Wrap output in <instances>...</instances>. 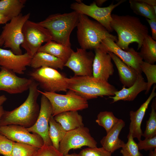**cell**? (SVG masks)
<instances>
[{
    "label": "cell",
    "instance_id": "cell-1",
    "mask_svg": "<svg viewBox=\"0 0 156 156\" xmlns=\"http://www.w3.org/2000/svg\"><path fill=\"white\" fill-rule=\"evenodd\" d=\"M111 26L117 33L116 45L120 48L128 51L129 44L133 42L138 44L140 49L145 38L148 35L147 27L138 17L130 15L112 14Z\"/></svg>",
    "mask_w": 156,
    "mask_h": 156
},
{
    "label": "cell",
    "instance_id": "cell-2",
    "mask_svg": "<svg viewBox=\"0 0 156 156\" xmlns=\"http://www.w3.org/2000/svg\"><path fill=\"white\" fill-rule=\"evenodd\" d=\"M38 84L33 80L28 96L19 106L10 111L4 110L0 119V127L15 125L29 128L33 126L38 118L40 107L37 103L40 93Z\"/></svg>",
    "mask_w": 156,
    "mask_h": 156
},
{
    "label": "cell",
    "instance_id": "cell-3",
    "mask_svg": "<svg viewBox=\"0 0 156 156\" xmlns=\"http://www.w3.org/2000/svg\"><path fill=\"white\" fill-rule=\"evenodd\" d=\"M80 14L76 11L49 15L43 21L37 22L50 34L52 40L71 47L70 36L78 23Z\"/></svg>",
    "mask_w": 156,
    "mask_h": 156
},
{
    "label": "cell",
    "instance_id": "cell-4",
    "mask_svg": "<svg viewBox=\"0 0 156 156\" xmlns=\"http://www.w3.org/2000/svg\"><path fill=\"white\" fill-rule=\"evenodd\" d=\"M68 89L87 100L104 96H112L118 90L108 81L92 76H74L68 78Z\"/></svg>",
    "mask_w": 156,
    "mask_h": 156
},
{
    "label": "cell",
    "instance_id": "cell-5",
    "mask_svg": "<svg viewBox=\"0 0 156 156\" xmlns=\"http://www.w3.org/2000/svg\"><path fill=\"white\" fill-rule=\"evenodd\" d=\"M77 27L78 41L82 49L94 50L99 47L101 41L107 37L115 42L117 41L116 36L110 34L100 23L90 19L86 15L80 14Z\"/></svg>",
    "mask_w": 156,
    "mask_h": 156
},
{
    "label": "cell",
    "instance_id": "cell-6",
    "mask_svg": "<svg viewBox=\"0 0 156 156\" xmlns=\"http://www.w3.org/2000/svg\"><path fill=\"white\" fill-rule=\"evenodd\" d=\"M38 91L49 100L53 109L52 116L62 112L69 111H77L88 108L87 100L69 90L66 94L56 92Z\"/></svg>",
    "mask_w": 156,
    "mask_h": 156
},
{
    "label": "cell",
    "instance_id": "cell-7",
    "mask_svg": "<svg viewBox=\"0 0 156 156\" xmlns=\"http://www.w3.org/2000/svg\"><path fill=\"white\" fill-rule=\"evenodd\" d=\"M30 15L29 13L24 15L21 13L12 19L3 27L0 38L3 42V47L10 48L15 54H22L20 46L23 41V28L25 23L29 20Z\"/></svg>",
    "mask_w": 156,
    "mask_h": 156
},
{
    "label": "cell",
    "instance_id": "cell-8",
    "mask_svg": "<svg viewBox=\"0 0 156 156\" xmlns=\"http://www.w3.org/2000/svg\"><path fill=\"white\" fill-rule=\"evenodd\" d=\"M31 79L38 83L44 91L56 92H67L68 78L56 69L48 67H42L29 73Z\"/></svg>",
    "mask_w": 156,
    "mask_h": 156
},
{
    "label": "cell",
    "instance_id": "cell-9",
    "mask_svg": "<svg viewBox=\"0 0 156 156\" xmlns=\"http://www.w3.org/2000/svg\"><path fill=\"white\" fill-rule=\"evenodd\" d=\"M23 41L21 46L33 57L42 44L52 40L48 31L37 23L28 20L23 28Z\"/></svg>",
    "mask_w": 156,
    "mask_h": 156
},
{
    "label": "cell",
    "instance_id": "cell-10",
    "mask_svg": "<svg viewBox=\"0 0 156 156\" xmlns=\"http://www.w3.org/2000/svg\"><path fill=\"white\" fill-rule=\"evenodd\" d=\"M125 1L121 0L115 4L112 3L109 6L105 7L98 6L94 1L90 5H86L81 1L75 2L71 4L70 8L80 14L93 18L110 32L113 31L111 26L112 20L111 13L114 9Z\"/></svg>",
    "mask_w": 156,
    "mask_h": 156
},
{
    "label": "cell",
    "instance_id": "cell-11",
    "mask_svg": "<svg viewBox=\"0 0 156 156\" xmlns=\"http://www.w3.org/2000/svg\"><path fill=\"white\" fill-rule=\"evenodd\" d=\"M97 142L91 136L89 129L84 126L67 131L59 144V151L64 156L71 149L84 146L97 147Z\"/></svg>",
    "mask_w": 156,
    "mask_h": 156
},
{
    "label": "cell",
    "instance_id": "cell-12",
    "mask_svg": "<svg viewBox=\"0 0 156 156\" xmlns=\"http://www.w3.org/2000/svg\"><path fill=\"white\" fill-rule=\"evenodd\" d=\"M95 54L82 48L73 51L64 66L70 69L75 76H92V66Z\"/></svg>",
    "mask_w": 156,
    "mask_h": 156
},
{
    "label": "cell",
    "instance_id": "cell-13",
    "mask_svg": "<svg viewBox=\"0 0 156 156\" xmlns=\"http://www.w3.org/2000/svg\"><path fill=\"white\" fill-rule=\"evenodd\" d=\"M41 94L38 118L34 125L27 129L31 133L39 135L43 140L44 145L52 146L49 134V120L52 115V108L48 99L44 95Z\"/></svg>",
    "mask_w": 156,
    "mask_h": 156
},
{
    "label": "cell",
    "instance_id": "cell-14",
    "mask_svg": "<svg viewBox=\"0 0 156 156\" xmlns=\"http://www.w3.org/2000/svg\"><path fill=\"white\" fill-rule=\"evenodd\" d=\"M0 133L16 142L29 144L39 148L44 145L42 137L38 134L29 132L27 128L15 125L0 127Z\"/></svg>",
    "mask_w": 156,
    "mask_h": 156
},
{
    "label": "cell",
    "instance_id": "cell-15",
    "mask_svg": "<svg viewBox=\"0 0 156 156\" xmlns=\"http://www.w3.org/2000/svg\"><path fill=\"white\" fill-rule=\"evenodd\" d=\"M99 47L107 52L114 53L126 64L135 69L139 73L142 74L140 66L143 60L139 52L133 48H129L127 51L123 50L116 45L113 40L109 37L104 39Z\"/></svg>",
    "mask_w": 156,
    "mask_h": 156
},
{
    "label": "cell",
    "instance_id": "cell-16",
    "mask_svg": "<svg viewBox=\"0 0 156 156\" xmlns=\"http://www.w3.org/2000/svg\"><path fill=\"white\" fill-rule=\"evenodd\" d=\"M0 91L11 94L22 93L29 89L33 80L17 76L11 71L0 67Z\"/></svg>",
    "mask_w": 156,
    "mask_h": 156
},
{
    "label": "cell",
    "instance_id": "cell-17",
    "mask_svg": "<svg viewBox=\"0 0 156 156\" xmlns=\"http://www.w3.org/2000/svg\"><path fill=\"white\" fill-rule=\"evenodd\" d=\"M26 52L20 55L14 53L10 50L0 47V66L15 73L23 74L27 66H30L32 58Z\"/></svg>",
    "mask_w": 156,
    "mask_h": 156
},
{
    "label": "cell",
    "instance_id": "cell-18",
    "mask_svg": "<svg viewBox=\"0 0 156 156\" xmlns=\"http://www.w3.org/2000/svg\"><path fill=\"white\" fill-rule=\"evenodd\" d=\"M95 55L92 66V76L108 81L114 72V66L110 55L100 47L94 49Z\"/></svg>",
    "mask_w": 156,
    "mask_h": 156
},
{
    "label": "cell",
    "instance_id": "cell-19",
    "mask_svg": "<svg viewBox=\"0 0 156 156\" xmlns=\"http://www.w3.org/2000/svg\"><path fill=\"white\" fill-rule=\"evenodd\" d=\"M155 85H154L151 92L148 97L136 111H131L129 112L131 122L129 126V132H131L133 138L139 141L141 140L143 133L141 125L148 105L152 100L156 96Z\"/></svg>",
    "mask_w": 156,
    "mask_h": 156
},
{
    "label": "cell",
    "instance_id": "cell-20",
    "mask_svg": "<svg viewBox=\"0 0 156 156\" xmlns=\"http://www.w3.org/2000/svg\"><path fill=\"white\" fill-rule=\"evenodd\" d=\"M147 82L145 81L141 73H139L134 83L131 86L126 88L123 86L120 90L114 93V96H109V98L113 99L111 103L120 100L132 101L140 92L146 91L147 88Z\"/></svg>",
    "mask_w": 156,
    "mask_h": 156
},
{
    "label": "cell",
    "instance_id": "cell-21",
    "mask_svg": "<svg viewBox=\"0 0 156 156\" xmlns=\"http://www.w3.org/2000/svg\"><path fill=\"white\" fill-rule=\"evenodd\" d=\"M114 61L117 68L119 79L123 86L129 87L135 83L139 73L134 68L123 62L114 53L107 52Z\"/></svg>",
    "mask_w": 156,
    "mask_h": 156
},
{
    "label": "cell",
    "instance_id": "cell-22",
    "mask_svg": "<svg viewBox=\"0 0 156 156\" xmlns=\"http://www.w3.org/2000/svg\"><path fill=\"white\" fill-rule=\"evenodd\" d=\"M125 126V122L119 119L113 127L101 140L102 147L111 153L122 148L125 143L119 138V135Z\"/></svg>",
    "mask_w": 156,
    "mask_h": 156
},
{
    "label": "cell",
    "instance_id": "cell-23",
    "mask_svg": "<svg viewBox=\"0 0 156 156\" xmlns=\"http://www.w3.org/2000/svg\"><path fill=\"white\" fill-rule=\"evenodd\" d=\"M64 63L60 59L48 53L38 52L32 57L30 66L34 69L48 67L62 69Z\"/></svg>",
    "mask_w": 156,
    "mask_h": 156
},
{
    "label": "cell",
    "instance_id": "cell-24",
    "mask_svg": "<svg viewBox=\"0 0 156 156\" xmlns=\"http://www.w3.org/2000/svg\"><path fill=\"white\" fill-rule=\"evenodd\" d=\"M53 117L67 132L84 126L82 117L77 111L62 112Z\"/></svg>",
    "mask_w": 156,
    "mask_h": 156
},
{
    "label": "cell",
    "instance_id": "cell-25",
    "mask_svg": "<svg viewBox=\"0 0 156 156\" xmlns=\"http://www.w3.org/2000/svg\"><path fill=\"white\" fill-rule=\"evenodd\" d=\"M73 50L67 47L52 40L42 45L38 52H44L57 57L65 63L70 57Z\"/></svg>",
    "mask_w": 156,
    "mask_h": 156
},
{
    "label": "cell",
    "instance_id": "cell-26",
    "mask_svg": "<svg viewBox=\"0 0 156 156\" xmlns=\"http://www.w3.org/2000/svg\"><path fill=\"white\" fill-rule=\"evenodd\" d=\"M26 0H0V13L10 20L21 14Z\"/></svg>",
    "mask_w": 156,
    "mask_h": 156
},
{
    "label": "cell",
    "instance_id": "cell-27",
    "mask_svg": "<svg viewBox=\"0 0 156 156\" xmlns=\"http://www.w3.org/2000/svg\"><path fill=\"white\" fill-rule=\"evenodd\" d=\"M140 52L142 60L146 63L154 64L156 62V42L148 35L144 40Z\"/></svg>",
    "mask_w": 156,
    "mask_h": 156
},
{
    "label": "cell",
    "instance_id": "cell-28",
    "mask_svg": "<svg viewBox=\"0 0 156 156\" xmlns=\"http://www.w3.org/2000/svg\"><path fill=\"white\" fill-rule=\"evenodd\" d=\"M66 132L52 115L49 120V136L52 146L58 150H59L60 143Z\"/></svg>",
    "mask_w": 156,
    "mask_h": 156
},
{
    "label": "cell",
    "instance_id": "cell-29",
    "mask_svg": "<svg viewBox=\"0 0 156 156\" xmlns=\"http://www.w3.org/2000/svg\"><path fill=\"white\" fill-rule=\"evenodd\" d=\"M129 2L131 9L136 14L146 19L156 18V11L153 8L142 0H129Z\"/></svg>",
    "mask_w": 156,
    "mask_h": 156
},
{
    "label": "cell",
    "instance_id": "cell-30",
    "mask_svg": "<svg viewBox=\"0 0 156 156\" xmlns=\"http://www.w3.org/2000/svg\"><path fill=\"white\" fill-rule=\"evenodd\" d=\"M119 119L116 117L112 112L104 111L99 113L96 122L103 127L107 133L117 123Z\"/></svg>",
    "mask_w": 156,
    "mask_h": 156
},
{
    "label": "cell",
    "instance_id": "cell-31",
    "mask_svg": "<svg viewBox=\"0 0 156 156\" xmlns=\"http://www.w3.org/2000/svg\"><path fill=\"white\" fill-rule=\"evenodd\" d=\"M39 149L27 144L14 142L11 156H34Z\"/></svg>",
    "mask_w": 156,
    "mask_h": 156
},
{
    "label": "cell",
    "instance_id": "cell-32",
    "mask_svg": "<svg viewBox=\"0 0 156 156\" xmlns=\"http://www.w3.org/2000/svg\"><path fill=\"white\" fill-rule=\"evenodd\" d=\"M141 70L145 75L147 82V86L145 94L149 92L151 86L156 83V65L151 64L143 61L140 66Z\"/></svg>",
    "mask_w": 156,
    "mask_h": 156
},
{
    "label": "cell",
    "instance_id": "cell-33",
    "mask_svg": "<svg viewBox=\"0 0 156 156\" xmlns=\"http://www.w3.org/2000/svg\"><path fill=\"white\" fill-rule=\"evenodd\" d=\"M156 101L153 100L151 105V110L148 120L146 122L145 131L142 136L148 138L156 136Z\"/></svg>",
    "mask_w": 156,
    "mask_h": 156
},
{
    "label": "cell",
    "instance_id": "cell-34",
    "mask_svg": "<svg viewBox=\"0 0 156 156\" xmlns=\"http://www.w3.org/2000/svg\"><path fill=\"white\" fill-rule=\"evenodd\" d=\"M128 140L122 147L120 153L123 156H143L139 151L137 143L133 139L132 134L129 132L127 136Z\"/></svg>",
    "mask_w": 156,
    "mask_h": 156
},
{
    "label": "cell",
    "instance_id": "cell-35",
    "mask_svg": "<svg viewBox=\"0 0 156 156\" xmlns=\"http://www.w3.org/2000/svg\"><path fill=\"white\" fill-rule=\"evenodd\" d=\"M112 154L102 147H88L83 149L78 154L79 156H112Z\"/></svg>",
    "mask_w": 156,
    "mask_h": 156
},
{
    "label": "cell",
    "instance_id": "cell-36",
    "mask_svg": "<svg viewBox=\"0 0 156 156\" xmlns=\"http://www.w3.org/2000/svg\"><path fill=\"white\" fill-rule=\"evenodd\" d=\"M14 142L0 133V154L11 156Z\"/></svg>",
    "mask_w": 156,
    "mask_h": 156
},
{
    "label": "cell",
    "instance_id": "cell-37",
    "mask_svg": "<svg viewBox=\"0 0 156 156\" xmlns=\"http://www.w3.org/2000/svg\"><path fill=\"white\" fill-rule=\"evenodd\" d=\"M34 156H64L53 146L44 145L39 148Z\"/></svg>",
    "mask_w": 156,
    "mask_h": 156
},
{
    "label": "cell",
    "instance_id": "cell-38",
    "mask_svg": "<svg viewBox=\"0 0 156 156\" xmlns=\"http://www.w3.org/2000/svg\"><path fill=\"white\" fill-rule=\"evenodd\" d=\"M139 150L145 151L153 150L156 148V136L151 138H145L144 140H141L137 143Z\"/></svg>",
    "mask_w": 156,
    "mask_h": 156
},
{
    "label": "cell",
    "instance_id": "cell-39",
    "mask_svg": "<svg viewBox=\"0 0 156 156\" xmlns=\"http://www.w3.org/2000/svg\"><path fill=\"white\" fill-rule=\"evenodd\" d=\"M151 29L152 38L156 40V18L152 19H146Z\"/></svg>",
    "mask_w": 156,
    "mask_h": 156
},
{
    "label": "cell",
    "instance_id": "cell-40",
    "mask_svg": "<svg viewBox=\"0 0 156 156\" xmlns=\"http://www.w3.org/2000/svg\"><path fill=\"white\" fill-rule=\"evenodd\" d=\"M148 5L153 7L155 10L156 11V0H142Z\"/></svg>",
    "mask_w": 156,
    "mask_h": 156
},
{
    "label": "cell",
    "instance_id": "cell-41",
    "mask_svg": "<svg viewBox=\"0 0 156 156\" xmlns=\"http://www.w3.org/2000/svg\"><path fill=\"white\" fill-rule=\"evenodd\" d=\"M10 21V20L8 18L0 13V24H5Z\"/></svg>",
    "mask_w": 156,
    "mask_h": 156
},
{
    "label": "cell",
    "instance_id": "cell-42",
    "mask_svg": "<svg viewBox=\"0 0 156 156\" xmlns=\"http://www.w3.org/2000/svg\"><path fill=\"white\" fill-rule=\"evenodd\" d=\"M106 0H96L94 1L98 6L100 7L106 1Z\"/></svg>",
    "mask_w": 156,
    "mask_h": 156
},
{
    "label": "cell",
    "instance_id": "cell-43",
    "mask_svg": "<svg viewBox=\"0 0 156 156\" xmlns=\"http://www.w3.org/2000/svg\"><path fill=\"white\" fill-rule=\"evenodd\" d=\"M7 99L6 96L4 95L0 96V105H2Z\"/></svg>",
    "mask_w": 156,
    "mask_h": 156
},
{
    "label": "cell",
    "instance_id": "cell-44",
    "mask_svg": "<svg viewBox=\"0 0 156 156\" xmlns=\"http://www.w3.org/2000/svg\"><path fill=\"white\" fill-rule=\"evenodd\" d=\"M149 156H156V148L150 151Z\"/></svg>",
    "mask_w": 156,
    "mask_h": 156
},
{
    "label": "cell",
    "instance_id": "cell-45",
    "mask_svg": "<svg viewBox=\"0 0 156 156\" xmlns=\"http://www.w3.org/2000/svg\"><path fill=\"white\" fill-rule=\"evenodd\" d=\"M4 110L2 105H0V119L4 112Z\"/></svg>",
    "mask_w": 156,
    "mask_h": 156
},
{
    "label": "cell",
    "instance_id": "cell-46",
    "mask_svg": "<svg viewBox=\"0 0 156 156\" xmlns=\"http://www.w3.org/2000/svg\"><path fill=\"white\" fill-rule=\"evenodd\" d=\"M64 156H79V154L76 153H73L72 154H68Z\"/></svg>",
    "mask_w": 156,
    "mask_h": 156
},
{
    "label": "cell",
    "instance_id": "cell-47",
    "mask_svg": "<svg viewBox=\"0 0 156 156\" xmlns=\"http://www.w3.org/2000/svg\"><path fill=\"white\" fill-rule=\"evenodd\" d=\"M3 40L0 38V46H2V45H3Z\"/></svg>",
    "mask_w": 156,
    "mask_h": 156
}]
</instances>
